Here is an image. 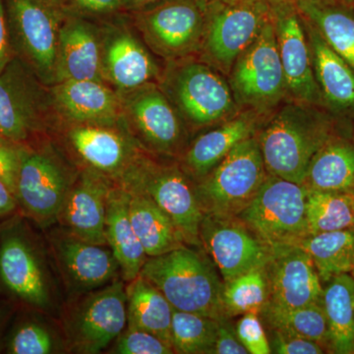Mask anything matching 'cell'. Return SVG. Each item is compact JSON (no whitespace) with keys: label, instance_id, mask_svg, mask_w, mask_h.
<instances>
[{"label":"cell","instance_id":"cell-1","mask_svg":"<svg viewBox=\"0 0 354 354\" xmlns=\"http://www.w3.org/2000/svg\"><path fill=\"white\" fill-rule=\"evenodd\" d=\"M333 136L330 120L313 106L286 104L258 138L268 174L304 185L312 160Z\"/></svg>","mask_w":354,"mask_h":354},{"label":"cell","instance_id":"cell-32","mask_svg":"<svg viewBox=\"0 0 354 354\" xmlns=\"http://www.w3.org/2000/svg\"><path fill=\"white\" fill-rule=\"evenodd\" d=\"M104 68L111 82L124 90L142 87L157 73L150 55L127 34L115 37L109 44Z\"/></svg>","mask_w":354,"mask_h":354},{"label":"cell","instance_id":"cell-46","mask_svg":"<svg viewBox=\"0 0 354 354\" xmlns=\"http://www.w3.org/2000/svg\"><path fill=\"white\" fill-rule=\"evenodd\" d=\"M16 201L15 195L0 180V216L12 213L16 208Z\"/></svg>","mask_w":354,"mask_h":354},{"label":"cell","instance_id":"cell-53","mask_svg":"<svg viewBox=\"0 0 354 354\" xmlns=\"http://www.w3.org/2000/svg\"><path fill=\"white\" fill-rule=\"evenodd\" d=\"M0 139H3V138H1V137H0Z\"/></svg>","mask_w":354,"mask_h":354},{"label":"cell","instance_id":"cell-43","mask_svg":"<svg viewBox=\"0 0 354 354\" xmlns=\"http://www.w3.org/2000/svg\"><path fill=\"white\" fill-rule=\"evenodd\" d=\"M230 319L227 316L218 319V335L214 354H249L239 341L236 330Z\"/></svg>","mask_w":354,"mask_h":354},{"label":"cell","instance_id":"cell-24","mask_svg":"<svg viewBox=\"0 0 354 354\" xmlns=\"http://www.w3.org/2000/svg\"><path fill=\"white\" fill-rule=\"evenodd\" d=\"M256 127L257 115L252 111L232 116L195 140L186 153V165L194 176H206L235 147L254 136Z\"/></svg>","mask_w":354,"mask_h":354},{"label":"cell","instance_id":"cell-48","mask_svg":"<svg viewBox=\"0 0 354 354\" xmlns=\"http://www.w3.org/2000/svg\"><path fill=\"white\" fill-rule=\"evenodd\" d=\"M152 1H155V0H123V2H124V3L131 4H144Z\"/></svg>","mask_w":354,"mask_h":354},{"label":"cell","instance_id":"cell-29","mask_svg":"<svg viewBox=\"0 0 354 354\" xmlns=\"http://www.w3.org/2000/svg\"><path fill=\"white\" fill-rule=\"evenodd\" d=\"M322 305L329 332V353L354 354V281L351 274L324 283Z\"/></svg>","mask_w":354,"mask_h":354},{"label":"cell","instance_id":"cell-47","mask_svg":"<svg viewBox=\"0 0 354 354\" xmlns=\"http://www.w3.org/2000/svg\"><path fill=\"white\" fill-rule=\"evenodd\" d=\"M253 1L261 2L271 9L278 8L281 6H295L299 0H253Z\"/></svg>","mask_w":354,"mask_h":354},{"label":"cell","instance_id":"cell-13","mask_svg":"<svg viewBox=\"0 0 354 354\" xmlns=\"http://www.w3.org/2000/svg\"><path fill=\"white\" fill-rule=\"evenodd\" d=\"M38 77L18 57L0 73V137L25 141L39 127L44 113V97Z\"/></svg>","mask_w":354,"mask_h":354},{"label":"cell","instance_id":"cell-49","mask_svg":"<svg viewBox=\"0 0 354 354\" xmlns=\"http://www.w3.org/2000/svg\"><path fill=\"white\" fill-rule=\"evenodd\" d=\"M335 1L339 2V3L344 4L346 6L354 7V0H335Z\"/></svg>","mask_w":354,"mask_h":354},{"label":"cell","instance_id":"cell-38","mask_svg":"<svg viewBox=\"0 0 354 354\" xmlns=\"http://www.w3.org/2000/svg\"><path fill=\"white\" fill-rule=\"evenodd\" d=\"M114 353L118 354H171L174 349L157 335L144 330L129 327L116 339Z\"/></svg>","mask_w":354,"mask_h":354},{"label":"cell","instance_id":"cell-35","mask_svg":"<svg viewBox=\"0 0 354 354\" xmlns=\"http://www.w3.org/2000/svg\"><path fill=\"white\" fill-rule=\"evenodd\" d=\"M306 221L310 235L353 228L351 191L307 190Z\"/></svg>","mask_w":354,"mask_h":354},{"label":"cell","instance_id":"cell-25","mask_svg":"<svg viewBox=\"0 0 354 354\" xmlns=\"http://www.w3.org/2000/svg\"><path fill=\"white\" fill-rule=\"evenodd\" d=\"M133 120L155 150L172 153L183 138V127L171 104L157 88H145L130 102Z\"/></svg>","mask_w":354,"mask_h":354},{"label":"cell","instance_id":"cell-16","mask_svg":"<svg viewBox=\"0 0 354 354\" xmlns=\"http://www.w3.org/2000/svg\"><path fill=\"white\" fill-rule=\"evenodd\" d=\"M111 187L108 179L97 171H84L71 184L58 218L69 234L97 245L108 244L106 206Z\"/></svg>","mask_w":354,"mask_h":354},{"label":"cell","instance_id":"cell-11","mask_svg":"<svg viewBox=\"0 0 354 354\" xmlns=\"http://www.w3.org/2000/svg\"><path fill=\"white\" fill-rule=\"evenodd\" d=\"M70 187L68 174L55 153L21 150L16 198L35 221L48 225L59 218Z\"/></svg>","mask_w":354,"mask_h":354},{"label":"cell","instance_id":"cell-23","mask_svg":"<svg viewBox=\"0 0 354 354\" xmlns=\"http://www.w3.org/2000/svg\"><path fill=\"white\" fill-rule=\"evenodd\" d=\"M130 193L111 187L106 206V241L118 261L122 278L133 281L139 276L148 256L135 234L129 216Z\"/></svg>","mask_w":354,"mask_h":354},{"label":"cell","instance_id":"cell-3","mask_svg":"<svg viewBox=\"0 0 354 354\" xmlns=\"http://www.w3.org/2000/svg\"><path fill=\"white\" fill-rule=\"evenodd\" d=\"M121 187L152 198L171 218L187 245L200 246L204 209L197 188L176 165L134 158L120 176Z\"/></svg>","mask_w":354,"mask_h":354},{"label":"cell","instance_id":"cell-37","mask_svg":"<svg viewBox=\"0 0 354 354\" xmlns=\"http://www.w3.org/2000/svg\"><path fill=\"white\" fill-rule=\"evenodd\" d=\"M218 319L174 309L171 342L174 353L214 354Z\"/></svg>","mask_w":354,"mask_h":354},{"label":"cell","instance_id":"cell-52","mask_svg":"<svg viewBox=\"0 0 354 354\" xmlns=\"http://www.w3.org/2000/svg\"><path fill=\"white\" fill-rule=\"evenodd\" d=\"M351 277H353V281H354V269L353 270V271H351Z\"/></svg>","mask_w":354,"mask_h":354},{"label":"cell","instance_id":"cell-26","mask_svg":"<svg viewBox=\"0 0 354 354\" xmlns=\"http://www.w3.org/2000/svg\"><path fill=\"white\" fill-rule=\"evenodd\" d=\"M69 139L79 156L101 174L120 176L132 162L124 138L102 125L77 127L70 131Z\"/></svg>","mask_w":354,"mask_h":354},{"label":"cell","instance_id":"cell-19","mask_svg":"<svg viewBox=\"0 0 354 354\" xmlns=\"http://www.w3.org/2000/svg\"><path fill=\"white\" fill-rule=\"evenodd\" d=\"M0 278L26 304L48 309L51 293L43 265L24 237L8 234L0 243Z\"/></svg>","mask_w":354,"mask_h":354},{"label":"cell","instance_id":"cell-22","mask_svg":"<svg viewBox=\"0 0 354 354\" xmlns=\"http://www.w3.org/2000/svg\"><path fill=\"white\" fill-rule=\"evenodd\" d=\"M55 97L64 115L80 124H113L120 113L118 97L102 81L59 82Z\"/></svg>","mask_w":354,"mask_h":354},{"label":"cell","instance_id":"cell-36","mask_svg":"<svg viewBox=\"0 0 354 354\" xmlns=\"http://www.w3.org/2000/svg\"><path fill=\"white\" fill-rule=\"evenodd\" d=\"M269 300L266 267L258 268L223 283V306L227 317L259 314Z\"/></svg>","mask_w":354,"mask_h":354},{"label":"cell","instance_id":"cell-40","mask_svg":"<svg viewBox=\"0 0 354 354\" xmlns=\"http://www.w3.org/2000/svg\"><path fill=\"white\" fill-rule=\"evenodd\" d=\"M235 330L239 341L249 354L272 353L259 314H244L235 325Z\"/></svg>","mask_w":354,"mask_h":354},{"label":"cell","instance_id":"cell-27","mask_svg":"<svg viewBox=\"0 0 354 354\" xmlns=\"http://www.w3.org/2000/svg\"><path fill=\"white\" fill-rule=\"evenodd\" d=\"M129 216L148 257L186 245L174 221L152 198L142 193H130Z\"/></svg>","mask_w":354,"mask_h":354},{"label":"cell","instance_id":"cell-28","mask_svg":"<svg viewBox=\"0 0 354 354\" xmlns=\"http://www.w3.org/2000/svg\"><path fill=\"white\" fill-rule=\"evenodd\" d=\"M127 326L157 335L172 346L174 308L162 291L139 274L127 286Z\"/></svg>","mask_w":354,"mask_h":354},{"label":"cell","instance_id":"cell-50","mask_svg":"<svg viewBox=\"0 0 354 354\" xmlns=\"http://www.w3.org/2000/svg\"><path fill=\"white\" fill-rule=\"evenodd\" d=\"M200 1L203 2V3H218V2H227L230 1V0H200Z\"/></svg>","mask_w":354,"mask_h":354},{"label":"cell","instance_id":"cell-31","mask_svg":"<svg viewBox=\"0 0 354 354\" xmlns=\"http://www.w3.org/2000/svg\"><path fill=\"white\" fill-rule=\"evenodd\" d=\"M295 7L354 69V14L332 0H299Z\"/></svg>","mask_w":354,"mask_h":354},{"label":"cell","instance_id":"cell-14","mask_svg":"<svg viewBox=\"0 0 354 354\" xmlns=\"http://www.w3.org/2000/svg\"><path fill=\"white\" fill-rule=\"evenodd\" d=\"M266 264L269 300L277 308L322 304L323 283L308 254L298 245L272 247Z\"/></svg>","mask_w":354,"mask_h":354},{"label":"cell","instance_id":"cell-4","mask_svg":"<svg viewBox=\"0 0 354 354\" xmlns=\"http://www.w3.org/2000/svg\"><path fill=\"white\" fill-rule=\"evenodd\" d=\"M267 176L258 138L244 140L198 186L205 215L239 216L252 201Z\"/></svg>","mask_w":354,"mask_h":354},{"label":"cell","instance_id":"cell-44","mask_svg":"<svg viewBox=\"0 0 354 354\" xmlns=\"http://www.w3.org/2000/svg\"><path fill=\"white\" fill-rule=\"evenodd\" d=\"M15 53L9 37L7 26L6 9L2 0H0V73L12 62Z\"/></svg>","mask_w":354,"mask_h":354},{"label":"cell","instance_id":"cell-18","mask_svg":"<svg viewBox=\"0 0 354 354\" xmlns=\"http://www.w3.org/2000/svg\"><path fill=\"white\" fill-rule=\"evenodd\" d=\"M204 3L176 0L153 9L145 18L147 34L160 53L176 57L190 53L204 37Z\"/></svg>","mask_w":354,"mask_h":354},{"label":"cell","instance_id":"cell-20","mask_svg":"<svg viewBox=\"0 0 354 354\" xmlns=\"http://www.w3.org/2000/svg\"><path fill=\"white\" fill-rule=\"evenodd\" d=\"M312 64L323 102L337 113L354 111V69L304 19Z\"/></svg>","mask_w":354,"mask_h":354},{"label":"cell","instance_id":"cell-6","mask_svg":"<svg viewBox=\"0 0 354 354\" xmlns=\"http://www.w3.org/2000/svg\"><path fill=\"white\" fill-rule=\"evenodd\" d=\"M235 102L260 113L271 111L288 95L279 58L274 18L265 23L257 38L239 55L230 72Z\"/></svg>","mask_w":354,"mask_h":354},{"label":"cell","instance_id":"cell-41","mask_svg":"<svg viewBox=\"0 0 354 354\" xmlns=\"http://www.w3.org/2000/svg\"><path fill=\"white\" fill-rule=\"evenodd\" d=\"M272 353L277 354H322L327 353L319 342L304 337L283 334L272 330L270 339Z\"/></svg>","mask_w":354,"mask_h":354},{"label":"cell","instance_id":"cell-21","mask_svg":"<svg viewBox=\"0 0 354 354\" xmlns=\"http://www.w3.org/2000/svg\"><path fill=\"white\" fill-rule=\"evenodd\" d=\"M100 44L94 29L80 20L60 27L58 37L57 82L102 80Z\"/></svg>","mask_w":354,"mask_h":354},{"label":"cell","instance_id":"cell-30","mask_svg":"<svg viewBox=\"0 0 354 354\" xmlns=\"http://www.w3.org/2000/svg\"><path fill=\"white\" fill-rule=\"evenodd\" d=\"M304 186L307 190L353 189L354 138L333 136L312 160Z\"/></svg>","mask_w":354,"mask_h":354},{"label":"cell","instance_id":"cell-12","mask_svg":"<svg viewBox=\"0 0 354 354\" xmlns=\"http://www.w3.org/2000/svg\"><path fill=\"white\" fill-rule=\"evenodd\" d=\"M272 12L288 95L307 106L324 104L304 20L299 19L297 7H278Z\"/></svg>","mask_w":354,"mask_h":354},{"label":"cell","instance_id":"cell-10","mask_svg":"<svg viewBox=\"0 0 354 354\" xmlns=\"http://www.w3.org/2000/svg\"><path fill=\"white\" fill-rule=\"evenodd\" d=\"M200 241L223 283L264 267L272 249L239 216L206 214L200 227Z\"/></svg>","mask_w":354,"mask_h":354},{"label":"cell","instance_id":"cell-5","mask_svg":"<svg viewBox=\"0 0 354 354\" xmlns=\"http://www.w3.org/2000/svg\"><path fill=\"white\" fill-rule=\"evenodd\" d=\"M306 196L301 184L268 174L252 201L237 216L271 248L299 245L310 235Z\"/></svg>","mask_w":354,"mask_h":354},{"label":"cell","instance_id":"cell-33","mask_svg":"<svg viewBox=\"0 0 354 354\" xmlns=\"http://www.w3.org/2000/svg\"><path fill=\"white\" fill-rule=\"evenodd\" d=\"M313 261L322 283L354 269V228L308 235L299 245Z\"/></svg>","mask_w":354,"mask_h":354},{"label":"cell","instance_id":"cell-7","mask_svg":"<svg viewBox=\"0 0 354 354\" xmlns=\"http://www.w3.org/2000/svg\"><path fill=\"white\" fill-rule=\"evenodd\" d=\"M15 55L41 82L57 81L60 23L50 0H2Z\"/></svg>","mask_w":354,"mask_h":354},{"label":"cell","instance_id":"cell-17","mask_svg":"<svg viewBox=\"0 0 354 354\" xmlns=\"http://www.w3.org/2000/svg\"><path fill=\"white\" fill-rule=\"evenodd\" d=\"M53 247L64 279L78 292L109 285L120 271L111 248L81 241L67 230L53 239Z\"/></svg>","mask_w":354,"mask_h":354},{"label":"cell","instance_id":"cell-15","mask_svg":"<svg viewBox=\"0 0 354 354\" xmlns=\"http://www.w3.org/2000/svg\"><path fill=\"white\" fill-rule=\"evenodd\" d=\"M174 95L184 116L199 127L228 120L236 106L230 86L205 64H188L177 71Z\"/></svg>","mask_w":354,"mask_h":354},{"label":"cell","instance_id":"cell-34","mask_svg":"<svg viewBox=\"0 0 354 354\" xmlns=\"http://www.w3.org/2000/svg\"><path fill=\"white\" fill-rule=\"evenodd\" d=\"M260 315L270 329L319 342L329 353V332L322 304L292 309L266 304Z\"/></svg>","mask_w":354,"mask_h":354},{"label":"cell","instance_id":"cell-39","mask_svg":"<svg viewBox=\"0 0 354 354\" xmlns=\"http://www.w3.org/2000/svg\"><path fill=\"white\" fill-rule=\"evenodd\" d=\"M8 349L13 354H48L55 349V341L43 326L28 323L16 330Z\"/></svg>","mask_w":354,"mask_h":354},{"label":"cell","instance_id":"cell-8","mask_svg":"<svg viewBox=\"0 0 354 354\" xmlns=\"http://www.w3.org/2000/svg\"><path fill=\"white\" fill-rule=\"evenodd\" d=\"M213 8L205 25V50L212 64L230 73L239 55L272 17V9L253 0L218 2Z\"/></svg>","mask_w":354,"mask_h":354},{"label":"cell","instance_id":"cell-45","mask_svg":"<svg viewBox=\"0 0 354 354\" xmlns=\"http://www.w3.org/2000/svg\"><path fill=\"white\" fill-rule=\"evenodd\" d=\"M82 8L92 12H111L124 4L123 0H75Z\"/></svg>","mask_w":354,"mask_h":354},{"label":"cell","instance_id":"cell-51","mask_svg":"<svg viewBox=\"0 0 354 354\" xmlns=\"http://www.w3.org/2000/svg\"><path fill=\"white\" fill-rule=\"evenodd\" d=\"M351 194H353V228H354V188L351 189Z\"/></svg>","mask_w":354,"mask_h":354},{"label":"cell","instance_id":"cell-9","mask_svg":"<svg viewBox=\"0 0 354 354\" xmlns=\"http://www.w3.org/2000/svg\"><path fill=\"white\" fill-rule=\"evenodd\" d=\"M87 293L72 312L66 329L78 353L95 354L115 341L127 326V286L114 281Z\"/></svg>","mask_w":354,"mask_h":354},{"label":"cell","instance_id":"cell-2","mask_svg":"<svg viewBox=\"0 0 354 354\" xmlns=\"http://www.w3.org/2000/svg\"><path fill=\"white\" fill-rule=\"evenodd\" d=\"M208 256L183 245L169 252L148 257L140 272L162 291L178 311L220 319L223 281Z\"/></svg>","mask_w":354,"mask_h":354},{"label":"cell","instance_id":"cell-42","mask_svg":"<svg viewBox=\"0 0 354 354\" xmlns=\"http://www.w3.org/2000/svg\"><path fill=\"white\" fill-rule=\"evenodd\" d=\"M21 150L6 139H0V180L16 196L21 164Z\"/></svg>","mask_w":354,"mask_h":354}]
</instances>
